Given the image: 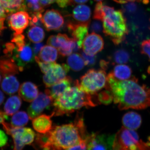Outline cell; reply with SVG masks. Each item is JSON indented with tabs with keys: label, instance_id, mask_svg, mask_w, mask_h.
<instances>
[{
	"label": "cell",
	"instance_id": "cell-37",
	"mask_svg": "<svg viewBox=\"0 0 150 150\" xmlns=\"http://www.w3.org/2000/svg\"><path fill=\"white\" fill-rule=\"evenodd\" d=\"M141 53L148 56L150 61V39L144 40L141 44Z\"/></svg>",
	"mask_w": 150,
	"mask_h": 150
},
{
	"label": "cell",
	"instance_id": "cell-33",
	"mask_svg": "<svg viewBox=\"0 0 150 150\" xmlns=\"http://www.w3.org/2000/svg\"><path fill=\"white\" fill-rule=\"evenodd\" d=\"M98 100L99 103L107 105L110 104L113 100V97L111 92L108 90L101 91L98 94H97Z\"/></svg>",
	"mask_w": 150,
	"mask_h": 150
},
{
	"label": "cell",
	"instance_id": "cell-31",
	"mask_svg": "<svg viewBox=\"0 0 150 150\" xmlns=\"http://www.w3.org/2000/svg\"><path fill=\"white\" fill-rule=\"evenodd\" d=\"M130 55L126 50L120 49L115 51L112 56V61L115 64H125L128 63Z\"/></svg>",
	"mask_w": 150,
	"mask_h": 150
},
{
	"label": "cell",
	"instance_id": "cell-46",
	"mask_svg": "<svg viewBox=\"0 0 150 150\" xmlns=\"http://www.w3.org/2000/svg\"><path fill=\"white\" fill-rule=\"evenodd\" d=\"M56 0H39L41 5L43 8L47 7L56 2Z\"/></svg>",
	"mask_w": 150,
	"mask_h": 150
},
{
	"label": "cell",
	"instance_id": "cell-27",
	"mask_svg": "<svg viewBox=\"0 0 150 150\" xmlns=\"http://www.w3.org/2000/svg\"><path fill=\"white\" fill-rule=\"evenodd\" d=\"M67 63L69 68L75 71H81L86 66L82 56L78 53H74L69 56Z\"/></svg>",
	"mask_w": 150,
	"mask_h": 150
},
{
	"label": "cell",
	"instance_id": "cell-8",
	"mask_svg": "<svg viewBox=\"0 0 150 150\" xmlns=\"http://www.w3.org/2000/svg\"><path fill=\"white\" fill-rule=\"evenodd\" d=\"M114 135L93 133L89 134L86 142L88 150L111 149L114 140Z\"/></svg>",
	"mask_w": 150,
	"mask_h": 150
},
{
	"label": "cell",
	"instance_id": "cell-21",
	"mask_svg": "<svg viewBox=\"0 0 150 150\" xmlns=\"http://www.w3.org/2000/svg\"><path fill=\"white\" fill-rule=\"evenodd\" d=\"M123 126L131 130H137L141 126L142 118L141 115L134 111H129L123 115L122 118Z\"/></svg>",
	"mask_w": 150,
	"mask_h": 150
},
{
	"label": "cell",
	"instance_id": "cell-14",
	"mask_svg": "<svg viewBox=\"0 0 150 150\" xmlns=\"http://www.w3.org/2000/svg\"><path fill=\"white\" fill-rule=\"evenodd\" d=\"M56 43L59 54L64 57L69 56L73 52H77L80 49L74 38H69L65 34L59 33L56 35Z\"/></svg>",
	"mask_w": 150,
	"mask_h": 150
},
{
	"label": "cell",
	"instance_id": "cell-26",
	"mask_svg": "<svg viewBox=\"0 0 150 150\" xmlns=\"http://www.w3.org/2000/svg\"><path fill=\"white\" fill-rule=\"evenodd\" d=\"M113 76L120 81H124L131 79L132 75V70L129 66L120 64L116 65L111 72Z\"/></svg>",
	"mask_w": 150,
	"mask_h": 150
},
{
	"label": "cell",
	"instance_id": "cell-4",
	"mask_svg": "<svg viewBox=\"0 0 150 150\" xmlns=\"http://www.w3.org/2000/svg\"><path fill=\"white\" fill-rule=\"evenodd\" d=\"M98 19L102 21L105 35L110 37L114 44L118 45L124 40L129 30L121 11L103 4Z\"/></svg>",
	"mask_w": 150,
	"mask_h": 150
},
{
	"label": "cell",
	"instance_id": "cell-20",
	"mask_svg": "<svg viewBox=\"0 0 150 150\" xmlns=\"http://www.w3.org/2000/svg\"><path fill=\"white\" fill-rule=\"evenodd\" d=\"M51 115L46 114L38 115L32 120V125L35 131L40 134H46L52 128Z\"/></svg>",
	"mask_w": 150,
	"mask_h": 150
},
{
	"label": "cell",
	"instance_id": "cell-22",
	"mask_svg": "<svg viewBox=\"0 0 150 150\" xmlns=\"http://www.w3.org/2000/svg\"><path fill=\"white\" fill-rule=\"evenodd\" d=\"M14 76L10 75L4 77L1 83L3 91L9 95L16 93L19 89V82Z\"/></svg>",
	"mask_w": 150,
	"mask_h": 150
},
{
	"label": "cell",
	"instance_id": "cell-39",
	"mask_svg": "<svg viewBox=\"0 0 150 150\" xmlns=\"http://www.w3.org/2000/svg\"><path fill=\"white\" fill-rule=\"evenodd\" d=\"M7 17L6 13L4 9L0 6V35L6 28L4 25V21Z\"/></svg>",
	"mask_w": 150,
	"mask_h": 150
},
{
	"label": "cell",
	"instance_id": "cell-25",
	"mask_svg": "<svg viewBox=\"0 0 150 150\" xmlns=\"http://www.w3.org/2000/svg\"><path fill=\"white\" fill-rule=\"evenodd\" d=\"M21 104V98L19 96H11L7 99L4 105V112L8 115H13L18 111Z\"/></svg>",
	"mask_w": 150,
	"mask_h": 150
},
{
	"label": "cell",
	"instance_id": "cell-35",
	"mask_svg": "<svg viewBox=\"0 0 150 150\" xmlns=\"http://www.w3.org/2000/svg\"><path fill=\"white\" fill-rule=\"evenodd\" d=\"M11 42L15 43L16 48L17 49L21 48L26 44L24 35L22 34H18L14 33L13 37L11 40Z\"/></svg>",
	"mask_w": 150,
	"mask_h": 150
},
{
	"label": "cell",
	"instance_id": "cell-40",
	"mask_svg": "<svg viewBox=\"0 0 150 150\" xmlns=\"http://www.w3.org/2000/svg\"><path fill=\"white\" fill-rule=\"evenodd\" d=\"M15 48V45L13 43H6V49L4 51V52L6 55L11 56L13 54V51Z\"/></svg>",
	"mask_w": 150,
	"mask_h": 150
},
{
	"label": "cell",
	"instance_id": "cell-9",
	"mask_svg": "<svg viewBox=\"0 0 150 150\" xmlns=\"http://www.w3.org/2000/svg\"><path fill=\"white\" fill-rule=\"evenodd\" d=\"M54 99L46 93H40L28 108V114L30 120L40 115L45 109H48L54 102Z\"/></svg>",
	"mask_w": 150,
	"mask_h": 150
},
{
	"label": "cell",
	"instance_id": "cell-34",
	"mask_svg": "<svg viewBox=\"0 0 150 150\" xmlns=\"http://www.w3.org/2000/svg\"><path fill=\"white\" fill-rule=\"evenodd\" d=\"M43 12H35L31 13L30 20V25L42 26L43 23Z\"/></svg>",
	"mask_w": 150,
	"mask_h": 150
},
{
	"label": "cell",
	"instance_id": "cell-28",
	"mask_svg": "<svg viewBox=\"0 0 150 150\" xmlns=\"http://www.w3.org/2000/svg\"><path fill=\"white\" fill-rule=\"evenodd\" d=\"M28 37L33 43H40L45 38L44 30L39 26H32L28 30Z\"/></svg>",
	"mask_w": 150,
	"mask_h": 150
},
{
	"label": "cell",
	"instance_id": "cell-30",
	"mask_svg": "<svg viewBox=\"0 0 150 150\" xmlns=\"http://www.w3.org/2000/svg\"><path fill=\"white\" fill-rule=\"evenodd\" d=\"M24 5L25 11H28L30 13L39 12L43 13L44 11L39 0H24Z\"/></svg>",
	"mask_w": 150,
	"mask_h": 150
},
{
	"label": "cell",
	"instance_id": "cell-3",
	"mask_svg": "<svg viewBox=\"0 0 150 150\" xmlns=\"http://www.w3.org/2000/svg\"><path fill=\"white\" fill-rule=\"evenodd\" d=\"M94 94L83 91L79 86V81L76 80L74 86H70L53 102L54 109L51 116L69 115L81 108L93 107L98 105L93 99Z\"/></svg>",
	"mask_w": 150,
	"mask_h": 150
},
{
	"label": "cell",
	"instance_id": "cell-23",
	"mask_svg": "<svg viewBox=\"0 0 150 150\" xmlns=\"http://www.w3.org/2000/svg\"><path fill=\"white\" fill-rule=\"evenodd\" d=\"M24 0H0V6L8 15L20 11H25Z\"/></svg>",
	"mask_w": 150,
	"mask_h": 150
},
{
	"label": "cell",
	"instance_id": "cell-11",
	"mask_svg": "<svg viewBox=\"0 0 150 150\" xmlns=\"http://www.w3.org/2000/svg\"><path fill=\"white\" fill-rule=\"evenodd\" d=\"M29 44H26L22 48H15L13 52V59L18 67L19 71H22L28 65L34 61V53Z\"/></svg>",
	"mask_w": 150,
	"mask_h": 150
},
{
	"label": "cell",
	"instance_id": "cell-2",
	"mask_svg": "<svg viewBox=\"0 0 150 150\" xmlns=\"http://www.w3.org/2000/svg\"><path fill=\"white\" fill-rule=\"evenodd\" d=\"M105 88L112 93L113 102L120 110L144 109L150 106V89L139 84L135 77L120 81L110 72L107 76Z\"/></svg>",
	"mask_w": 150,
	"mask_h": 150
},
{
	"label": "cell",
	"instance_id": "cell-48",
	"mask_svg": "<svg viewBox=\"0 0 150 150\" xmlns=\"http://www.w3.org/2000/svg\"><path fill=\"white\" fill-rule=\"evenodd\" d=\"M108 62L104 60H101L100 62V66L103 69L105 70L107 69L108 67Z\"/></svg>",
	"mask_w": 150,
	"mask_h": 150
},
{
	"label": "cell",
	"instance_id": "cell-52",
	"mask_svg": "<svg viewBox=\"0 0 150 150\" xmlns=\"http://www.w3.org/2000/svg\"><path fill=\"white\" fill-rule=\"evenodd\" d=\"M2 79V76L0 74V83H1V82Z\"/></svg>",
	"mask_w": 150,
	"mask_h": 150
},
{
	"label": "cell",
	"instance_id": "cell-42",
	"mask_svg": "<svg viewBox=\"0 0 150 150\" xmlns=\"http://www.w3.org/2000/svg\"><path fill=\"white\" fill-rule=\"evenodd\" d=\"M8 138L5 133L2 130H0V147L5 146L7 144Z\"/></svg>",
	"mask_w": 150,
	"mask_h": 150
},
{
	"label": "cell",
	"instance_id": "cell-38",
	"mask_svg": "<svg viewBox=\"0 0 150 150\" xmlns=\"http://www.w3.org/2000/svg\"><path fill=\"white\" fill-rule=\"evenodd\" d=\"M102 24L100 21L95 20L91 24L90 30L91 32L94 33H100L103 30Z\"/></svg>",
	"mask_w": 150,
	"mask_h": 150
},
{
	"label": "cell",
	"instance_id": "cell-49",
	"mask_svg": "<svg viewBox=\"0 0 150 150\" xmlns=\"http://www.w3.org/2000/svg\"><path fill=\"white\" fill-rule=\"evenodd\" d=\"M74 4H83L87 2L88 0H72Z\"/></svg>",
	"mask_w": 150,
	"mask_h": 150
},
{
	"label": "cell",
	"instance_id": "cell-24",
	"mask_svg": "<svg viewBox=\"0 0 150 150\" xmlns=\"http://www.w3.org/2000/svg\"><path fill=\"white\" fill-rule=\"evenodd\" d=\"M58 53L59 51L56 48L48 45L43 46L37 56L43 62H55L58 59Z\"/></svg>",
	"mask_w": 150,
	"mask_h": 150
},
{
	"label": "cell",
	"instance_id": "cell-36",
	"mask_svg": "<svg viewBox=\"0 0 150 150\" xmlns=\"http://www.w3.org/2000/svg\"><path fill=\"white\" fill-rule=\"evenodd\" d=\"M81 55L83 58L86 66H92L95 65L96 61V56H91L86 54L83 51L81 52Z\"/></svg>",
	"mask_w": 150,
	"mask_h": 150
},
{
	"label": "cell",
	"instance_id": "cell-50",
	"mask_svg": "<svg viewBox=\"0 0 150 150\" xmlns=\"http://www.w3.org/2000/svg\"><path fill=\"white\" fill-rule=\"evenodd\" d=\"M5 99V96L3 92L0 90V105H1Z\"/></svg>",
	"mask_w": 150,
	"mask_h": 150
},
{
	"label": "cell",
	"instance_id": "cell-44",
	"mask_svg": "<svg viewBox=\"0 0 150 150\" xmlns=\"http://www.w3.org/2000/svg\"><path fill=\"white\" fill-rule=\"evenodd\" d=\"M44 46V45L42 43H35L33 46V51L34 55L37 56L39 54V52L41 50L42 48Z\"/></svg>",
	"mask_w": 150,
	"mask_h": 150
},
{
	"label": "cell",
	"instance_id": "cell-12",
	"mask_svg": "<svg viewBox=\"0 0 150 150\" xmlns=\"http://www.w3.org/2000/svg\"><path fill=\"white\" fill-rule=\"evenodd\" d=\"M104 40L100 35L92 32L84 39L82 47L86 54L94 56L104 48Z\"/></svg>",
	"mask_w": 150,
	"mask_h": 150
},
{
	"label": "cell",
	"instance_id": "cell-15",
	"mask_svg": "<svg viewBox=\"0 0 150 150\" xmlns=\"http://www.w3.org/2000/svg\"><path fill=\"white\" fill-rule=\"evenodd\" d=\"M88 25L78 23L72 21L67 22L68 31L80 48H82L84 39L88 35Z\"/></svg>",
	"mask_w": 150,
	"mask_h": 150
},
{
	"label": "cell",
	"instance_id": "cell-19",
	"mask_svg": "<svg viewBox=\"0 0 150 150\" xmlns=\"http://www.w3.org/2000/svg\"><path fill=\"white\" fill-rule=\"evenodd\" d=\"M72 83L71 78L69 76L66 77L63 80L47 88L45 90V93L54 100L64 93L67 88L70 87Z\"/></svg>",
	"mask_w": 150,
	"mask_h": 150
},
{
	"label": "cell",
	"instance_id": "cell-41",
	"mask_svg": "<svg viewBox=\"0 0 150 150\" xmlns=\"http://www.w3.org/2000/svg\"><path fill=\"white\" fill-rule=\"evenodd\" d=\"M56 2L59 7L62 8H65L74 4L72 0H56Z\"/></svg>",
	"mask_w": 150,
	"mask_h": 150
},
{
	"label": "cell",
	"instance_id": "cell-13",
	"mask_svg": "<svg viewBox=\"0 0 150 150\" xmlns=\"http://www.w3.org/2000/svg\"><path fill=\"white\" fill-rule=\"evenodd\" d=\"M43 25L47 31L61 29L64 24V19L59 11L54 9L47 10L43 15Z\"/></svg>",
	"mask_w": 150,
	"mask_h": 150
},
{
	"label": "cell",
	"instance_id": "cell-7",
	"mask_svg": "<svg viewBox=\"0 0 150 150\" xmlns=\"http://www.w3.org/2000/svg\"><path fill=\"white\" fill-rule=\"evenodd\" d=\"M69 67L65 64H62L54 62L49 70L44 74L43 81L46 88L49 87L63 80L67 77Z\"/></svg>",
	"mask_w": 150,
	"mask_h": 150
},
{
	"label": "cell",
	"instance_id": "cell-16",
	"mask_svg": "<svg viewBox=\"0 0 150 150\" xmlns=\"http://www.w3.org/2000/svg\"><path fill=\"white\" fill-rule=\"evenodd\" d=\"M91 11L90 8L86 5L80 4L76 6L70 15L74 22L78 23L89 24L90 23Z\"/></svg>",
	"mask_w": 150,
	"mask_h": 150
},
{
	"label": "cell",
	"instance_id": "cell-32",
	"mask_svg": "<svg viewBox=\"0 0 150 150\" xmlns=\"http://www.w3.org/2000/svg\"><path fill=\"white\" fill-rule=\"evenodd\" d=\"M35 133L32 129L29 128H23V130L21 135V140L23 144H31L34 141L35 137Z\"/></svg>",
	"mask_w": 150,
	"mask_h": 150
},
{
	"label": "cell",
	"instance_id": "cell-18",
	"mask_svg": "<svg viewBox=\"0 0 150 150\" xmlns=\"http://www.w3.org/2000/svg\"><path fill=\"white\" fill-rule=\"evenodd\" d=\"M18 95L24 101L31 102L38 95V88L36 85L31 82H25L20 87Z\"/></svg>",
	"mask_w": 150,
	"mask_h": 150
},
{
	"label": "cell",
	"instance_id": "cell-47",
	"mask_svg": "<svg viewBox=\"0 0 150 150\" xmlns=\"http://www.w3.org/2000/svg\"><path fill=\"white\" fill-rule=\"evenodd\" d=\"M7 115L5 112L0 110V123H2L5 120L8 119V117Z\"/></svg>",
	"mask_w": 150,
	"mask_h": 150
},
{
	"label": "cell",
	"instance_id": "cell-6",
	"mask_svg": "<svg viewBox=\"0 0 150 150\" xmlns=\"http://www.w3.org/2000/svg\"><path fill=\"white\" fill-rule=\"evenodd\" d=\"M107 80L105 70L91 69L81 78L79 86L83 91L93 95L105 87Z\"/></svg>",
	"mask_w": 150,
	"mask_h": 150
},
{
	"label": "cell",
	"instance_id": "cell-29",
	"mask_svg": "<svg viewBox=\"0 0 150 150\" xmlns=\"http://www.w3.org/2000/svg\"><path fill=\"white\" fill-rule=\"evenodd\" d=\"M29 115L23 111H18L13 114L11 119V125L14 127H22L29 121Z\"/></svg>",
	"mask_w": 150,
	"mask_h": 150
},
{
	"label": "cell",
	"instance_id": "cell-43",
	"mask_svg": "<svg viewBox=\"0 0 150 150\" xmlns=\"http://www.w3.org/2000/svg\"><path fill=\"white\" fill-rule=\"evenodd\" d=\"M87 149L86 142L85 141H83L80 143L72 147L69 150H85Z\"/></svg>",
	"mask_w": 150,
	"mask_h": 150
},
{
	"label": "cell",
	"instance_id": "cell-10",
	"mask_svg": "<svg viewBox=\"0 0 150 150\" xmlns=\"http://www.w3.org/2000/svg\"><path fill=\"white\" fill-rule=\"evenodd\" d=\"M8 20L11 29L16 33L21 34L29 25L30 16L27 12L20 11L8 15Z\"/></svg>",
	"mask_w": 150,
	"mask_h": 150
},
{
	"label": "cell",
	"instance_id": "cell-17",
	"mask_svg": "<svg viewBox=\"0 0 150 150\" xmlns=\"http://www.w3.org/2000/svg\"><path fill=\"white\" fill-rule=\"evenodd\" d=\"M19 71L18 67L13 58L7 55L0 57V74L3 77L16 75L18 74Z\"/></svg>",
	"mask_w": 150,
	"mask_h": 150
},
{
	"label": "cell",
	"instance_id": "cell-5",
	"mask_svg": "<svg viewBox=\"0 0 150 150\" xmlns=\"http://www.w3.org/2000/svg\"><path fill=\"white\" fill-rule=\"evenodd\" d=\"M112 149L115 150H146L150 149V146L140 139L136 131L122 127L114 136Z\"/></svg>",
	"mask_w": 150,
	"mask_h": 150
},
{
	"label": "cell",
	"instance_id": "cell-1",
	"mask_svg": "<svg viewBox=\"0 0 150 150\" xmlns=\"http://www.w3.org/2000/svg\"><path fill=\"white\" fill-rule=\"evenodd\" d=\"M84 123L83 115L78 112L74 123L52 127L46 134H37L34 147L44 150L68 149L88 136Z\"/></svg>",
	"mask_w": 150,
	"mask_h": 150
},
{
	"label": "cell",
	"instance_id": "cell-45",
	"mask_svg": "<svg viewBox=\"0 0 150 150\" xmlns=\"http://www.w3.org/2000/svg\"><path fill=\"white\" fill-rule=\"evenodd\" d=\"M47 43L48 45L53 46L56 48L57 43H56V35H52L48 38L47 40Z\"/></svg>",
	"mask_w": 150,
	"mask_h": 150
},
{
	"label": "cell",
	"instance_id": "cell-51",
	"mask_svg": "<svg viewBox=\"0 0 150 150\" xmlns=\"http://www.w3.org/2000/svg\"><path fill=\"white\" fill-rule=\"evenodd\" d=\"M123 1H124V2L125 3L127 2L140 1L141 0H123Z\"/></svg>",
	"mask_w": 150,
	"mask_h": 150
},
{
	"label": "cell",
	"instance_id": "cell-53",
	"mask_svg": "<svg viewBox=\"0 0 150 150\" xmlns=\"http://www.w3.org/2000/svg\"><path fill=\"white\" fill-rule=\"evenodd\" d=\"M94 1L97 2H100L101 1H103V0H94Z\"/></svg>",
	"mask_w": 150,
	"mask_h": 150
}]
</instances>
